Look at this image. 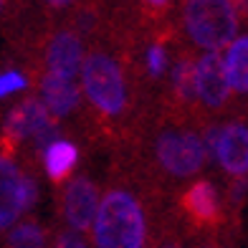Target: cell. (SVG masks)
<instances>
[{
  "mask_svg": "<svg viewBox=\"0 0 248 248\" xmlns=\"http://www.w3.org/2000/svg\"><path fill=\"white\" fill-rule=\"evenodd\" d=\"M223 71L233 92L243 94L248 89V38H233L223 59Z\"/></svg>",
  "mask_w": 248,
  "mask_h": 248,
  "instance_id": "cell-12",
  "label": "cell"
},
{
  "mask_svg": "<svg viewBox=\"0 0 248 248\" xmlns=\"http://www.w3.org/2000/svg\"><path fill=\"white\" fill-rule=\"evenodd\" d=\"M23 86H26V76H23V74L10 71V74L0 76V96L13 94V92H18V89H23Z\"/></svg>",
  "mask_w": 248,
  "mask_h": 248,
  "instance_id": "cell-17",
  "label": "cell"
},
{
  "mask_svg": "<svg viewBox=\"0 0 248 248\" xmlns=\"http://www.w3.org/2000/svg\"><path fill=\"white\" fill-rule=\"evenodd\" d=\"M165 61H167L165 48H162V46H152V48H150V53H147V63H150V71H152L155 76H157V74H162Z\"/></svg>",
  "mask_w": 248,
  "mask_h": 248,
  "instance_id": "cell-19",
  "label": "cell"
},
{
  "mask_svg": "<svg viewBox=\"0 0 248 248\" xmlns=\"http://www.w3.org/2000/svg\"><path fill=\"white\" fill-rule=\"evenodd\" d=\"M48 124H51V117H48V109L43 107V101L28 99L10 111L5 127L10 132V137H16V140H26V137L36 140Z\"/></svg>",
  "mask_w": 248,
  "mask_h": 248,
  "instance_id": "cell-8",
  "label": "cell"
},
{
  "mask_svg": "<svg viewBox=\"0 0 248 248\" xmlns=\"http://www.w3.org/2000/svg\"><path fill=\"white\" fill-rule=\"evenodd\" d=\"M92 225L99 248H140L144 243V216L127 193H109L96 205Z\"/></svg>",
  "mask_w": 248,
  "mask_h": 248,
  "instance_id": "cell-1",
  "label": "cell"
},
{
  "mask_svg": "<svg viewBox=\"0 0 248 248\" xmlns=\"http://www.w3.org/2000/svg\"><path fill=\"white\" fill-rule=\"evenodd\" d=\"M81 43H78L76 36L71 33H61V36H56L51 48H48V66L53 74H61V76H69L74 78L81 69Z\"/></svg>",
  "mask_w": 248,
  "mask_h": 248,
  "instance_id": "cell-11",
  "label": "cell"
},
{
  "mask_svg": "<svg viewBox=\"0 0 248 248\" xmlns=\"http://www.w3.org/2000/svg\"><path fill=\"white\" fill-rule=\"evenodd\" d=\"M185 26L198 46L220 51L235 38L238 16L231 0H187Z\"/></svg>",
  "mask_w": 248,
  "mask_h": 248,
  "instance_id": "cell-2",
  "label": "cell"
},
{
  "mask_svg": "<svg viewBox=\"0 0 248 248\" xmlns=\"http://www.w3.org/2000/svg\"><path fill=\"white\" fill-rule=\"evenodd\" d=\"M84 92L92 99V104L107 114H119L127 104V89L122 81L119 66L109 56L94 53L84 61Z\"/></svg>",
  "mask_w": 248,
  "mask_h": 248,
  "instance_id": "cell-3",
  "label": "cell"
},
{
  "mask_svg": "<svg viewBox=\"0 0 248 248\" xmlns=\"http://www.w3.org/2000/svg\"><path fill=\"white\" fill-rule=\"evenodd\" d=\"M175 86H177V94L183 96L185 101L190 99H195V66L190 63V61H183L177 66V71H175Z\"/></svg>",
  "mask_w": 248,
  "mask_h": 248,
  "instance_id": "cell-16",
  "label": "cell"
},
{
  "mask_svg": "<svg viewBox=\"0 0 248 248\" xmlns=\"http://www.w3.org/2000/svg\"><path fill=\"white\" fill-rule=\"evenodd\" d=\"M43 152H46V170H48L51 180H56V183H61L71 172V167L76 165V157H78V150L71 142H63L61 137L53 140Z\"/></svg>",
  "mask_w": 248,
  "mask_h": 248,
  "instance_id": "cell-14",
  "label": "cell"
},
{
  "mask_svg": "<svg viewBox=\"0 0 248 248\" xmlns=\"http://www.w3.org/2000/svg\"><path fill=\"white\" fill-rule=\"evenodd\" d=\"M0 5H3V0H0Z\"/></svg>",
  "mask_w": 248,
  "mask_h": 248,
  "instance_id": "cell-23",
  "label": "cell"
},
{
  "mask_svg": "<svg viewBox=\"0 0 248 248\" xmlns=\"http://www.w3.org/2000/svg\"><path fill=\"white\" fill-rule=\"evenodd\" d=\"M195 94L208 107H223L228 101L231 86L223 71V56L218 51L202 53V59L195 63Z\"/></svg>",
  "mask_w": 248,
  "mask_h": 248,
  "instance_id": "cell-5",
  "label": "cell"
},
{
  "mask_svg": "<svg viewBox=\"0 0 248 248\" xmlns=\"http://www.w3.org/2000/svg\"><path fill=\"white\" fill-rule=\"evenodd\" d=\"M218 162L235 177H243L248 170V132L243 124H228L218 132L216 142Z\"/></svg>",
  "mask_w": 248,
  "mask_h": 248,
  "instance_id": "cell-7",
  "label": "cell"
},
{
  "mask_svg": "<svg viewBox=\"0 0 248 248\" xmlns=\"http://www.w3.org/2000/svg\"><path fill=\"white\" fill-rule=\"evenodd\" d=\"M41 99H43V107H46L51 114L66 117L78 104V89L74 84V78L51 71L41 81Z\"/></svg>",
  "mask_w": 248,
  "mask_h": 248,
  "instance_id": "cell-9",
  "label": "cell"
},
{
  "mask_svg": "<svg viewBox=\"0 0 248 248\" xmlns=\"http://www.w3.org/2000/svg\"><path fill=\"white\" fill-rule=\"evenodd\" d=\"M99 205V193L92 180L86 177H78L66 187V195H63V213H66V220L71 223V228L76 231H84L92 225L94 220V213Z\"/></svg>",
  "mask_w": 248,
  "mask_h": 248,
  "instance_id": "cell-6",
  "label": "cell"
},
{
  "mask_svg": "<svg viewBox=\"0 0 248 248\" xmlns=\"http://www.w3.org/2000/svg\"><path fill=\"white\" fill-rule=\"evenodd\" d=\"M18 193H20V208L28 210L33 202H36L38 198V190H36V183H33L31 177H20V187H18Z\"/></svg>",
  "mask_w": 248,
  "mask_h": 248,
  "instance_id": "cell-18",
  "label": "cell"
},
{
  "mask_svg": "<svg viewBox=\"0 0 248 248\" xmlns=\"http://www.w3.org/2000/svg\"><path fill=\"white\" fill-rule=\"evenodd\" d=\"M43 241H46V235L33 223H23L10 233V246H16V248H41Z\"/></svg>",
  "mask_w": 248,
  "mask_h": 248,
  "instance_id": "cell-15",
  "label": "cell"
},
{
  "mask_svg": "<svg viewBox=\"0 0 248 248\" xmlns=\"http://www.w3.org/2000/svg\"><path fill=\"white\" fill-rule=\"evenodd\" d=\"M185 208L193 213V216L202 223H210V220H216L218 218V193H216V187H213L210 183H195L193 187L185 193Z\"/></svg>",
  "mask_w": 248,
  "mask_h": 248,
  "instance_id": "cell-13",
  "label": "cell"
},
{
  "mask_svg": "<svg viewBox=\"0 0 248 248\" xmlns=\"http://www.w3.org/2000/svg\"><path fill=\"white\" fill-rule=\"evenodd\" d=\"M59 246H66V248H84V235L81 233H63L59 238Z\"/></svg>",
  "mask_w": 248,
  "mask_h": 248,
  "instance_id": "cell-20",
  "label": "cell"
},
{
  "mask_svg": "<svg viewBox=\"0 0 248 248\" xmlns=\"http://www.w3.org/2000/svg\"><path fill=\"white\" fill-rule=\"evenodd\" d=\"M150 3H155V5H165L167 0H150Z\"/></svg>",
  "mask_w": 248,
  "mask_h": 248,
  "instance_id": "cell-22",
  "label": "cell"
},
{
  "mask_svg": "<svg viewBox=\"0 0 248 248\" xmlns=\"http://www.w3.org/2000/svg\"><path fill=\"white\" fill-rule=\"evenodd\" d=\"M20 172L10 160L0 157V228H8L20 216Z\"/></svg>",
  "mask_w": 248,
  "mask_h": 248,
  "instance_id": "cell-10",
  "label": "cell"
},
{
  "mask_svg": "<svg viewBox=\"0 0 248 248\" xmlns=\"http://www.w3.org/2000/svg\"><path fill=\"white\" fill-rule=\"evenodd\" d=\"M48 3H51V5H69L71 0H48Z\"/></svg>",
  "mask_w": 248,
  "mask_h": 248,
  "instance_id": "cell-21",
  "label": "cell"
},
{
  "mask_svg": "<svg viewBox=\"0 0 248 248\" xmlns=\"http://www.w3.org/2000/svg\"><path fill=\"white\" fill-rule=\"evenodd\" d=\"M157 157L172 175H193L205 162V144L198 134H162L157 142Z\"/></svg>",
  "mask_w": 248,
  "mask_h": 248,
  "instance_id": "cell-4",
  "label": "cell"
}]
</instances>
